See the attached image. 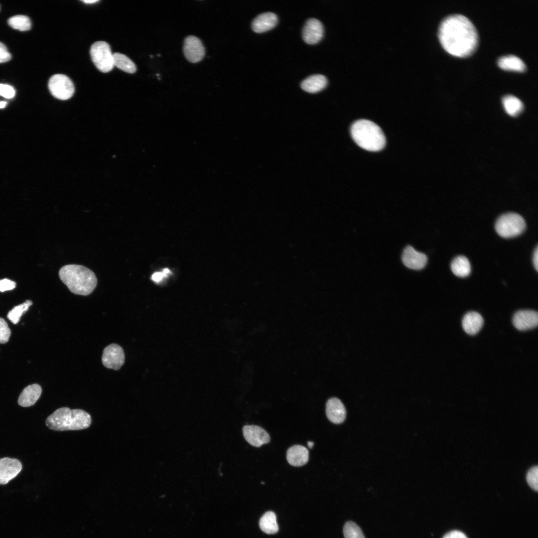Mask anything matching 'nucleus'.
I'll return each instance as SVG.
<instances>
[{
	"label": "nucleus",
	"mask_w": 538,
	"mask_h": 538,
	"mask_svg": "<svg viewBox=\"0 0 538 538\" xmlns=\"http://www.w3.org/2000/svg\"><path fill=\"white\" fill-rule=\"evenodd\" d=\"M438 38L443 48L457 57H467L476 50L478 42L477 31L471 21L461 14H452L441 22Z\"/></svg>",
	"instance_id": "nucleus-1"
},
{
	"label": "nucleus",
	"mask_w": 538,
	"mask_h": 538,
	"mask_svg": "<svg viewBox=\"0 0 538 538\" xmlns=\"http://www.w3.org/2000/svg\"><path fill=\"white\" fill-rule=\"evenodd\" d=\"M59 275L70 291L75 294L89 295L94 290L97 283L94 272L81 265L64 266L60 269Z\"/></svg>",
	"instance_id": "nucleus-2"
},
{
	"label": "nucleus",
	"mask_w": 538,
	"mask_h": 538,
	"mask_svg": "<svg viewBox=\"0 0 538 538\" xmlns=\"http://www.w3.org/2000/svg\"><path fill=\"white\" fill-rule=\"evenodd\" d=\"M91 422L90 415L85 410L63 407L56 409L48 416L45 424L51 429L66 431L87 428Z\"/></svg>",
	"instance_id": "nucleus-3"
},
{
	"label": "nucleus",
	"mask_w": 538,
	"mask_h": 538,
	"mask_svg": "<svg viewBox=\"0 0 538 538\" xmlns=\"http://www.w3.org/2000/svg\"><path fill=\"white\" fill-rule=\"evenodd\" d=\"M351 133L355 142L364 149L377 151L382 149L386 144V138L381 129L369 120L356 121L351 127Z\"/></svg>",
	"instance_id": "nucleus-4"
},
{
	"label": "nucleus",
	"mask_w": 538,
	"mask_h": 538,
	"mask_svg": "<svg viewBox=\"0 0 538 538\" xmlns=\"http://www.w3.org/2000/svg\"><path fill=\"white\" fill-rule=\"evenodd\" d=\"M526 227L524 219L515 213L502 215L498 219L495 224L497 233L504 238H512L520 235Z\"/></svg>",
	"instance_id": "nucleus-5"
},
{
	"label": "nucleus",
	"mask_w": 538,
	"mask_h": 538,
	"mask_svg": "<svg viewBox=\"0 0 538 538\" xmlns=\"http://www.w3.org/2000/svg\"><path fill=\"white\" fill-rule=\"evenodd\" d=\"M90 55L93 62L100 71L107 73L113 69V54L106 42L100 41L94 43L90 49Z\"/></svg>",
	"instance_id": "nucleus-6"
},
{
	"label": "nucleus",
	"mask_w": 538,
	"mask_h": 538,
	"mask_svg": "<svg viewBox=\"0 0 538 538\" xmlns=\"http://www.w3.org/2000/svg\"><path fill=\"white\" fill-rule=\"evenodd\" d=\"M48 88L51 94L55 98L61 100L70 99L75 91L72 81L69 77L63 74L53 75L49 80Z\"/></svg>",
	"instance_id": "nucleus-7"
},
{
	"label": "nucleus",
	"mask_w": 538,
	"mask_h": 538,
	"mask_svg": "<svg viewBox=\"0 0 538 538\" xmlns=\"http://www.w3.org/2000/svg\"><path fill=\"white\" fill-rule=\"evenodd\" d=\"M102 362L107 368L119 370L125 363V353L123 348L115 343L107 346L103 350Z\"/></svg>",
	"instance_id": "nucleus-8"
},
{
	"label": "nucleus",
	"mask_w": 538,
	"mask_h": 538,
	"mask_svg": "<svg viewBox=\"0 0 538 538\" xmlns=\"http://www.w3.org/2000/svg\"><path fill=\"white\" fill-rule=\"evenodd\" d=\"M183 52L186 59L191 63L200 61L205 55V49L201 40L190 35L184 40Z\"/></svg>",
	"instance_id": "nucleus-9"
},
{
	"label": "nucleus",
	"mask_w": 538,
	"mask_h": 538,
	"mask_svg": "<svg viewBox=\"0 0 538 538\" xmlns=\"http://www.w3.org/2000/svg\"><path fill=\"white\" fill-rule=\"evenodd\" d=\"M22 469V464L15 458H0V485H5L15 477Z\"/></svg>",
	"instance_id": "nucleus-10"
},
{
	"label": "nucleus",
	"mask_w": 538,
	"mask_h": 538,
	"mask_svg": "<svg viewBox=\"0 0 538 538\" xmlns=\"http://www.w3.org/2000/svg\"><path fill=\"white\" fill-rule=\"evenodd\" d=\"M514 326L518 330L524 331L534 328L538 323V314L532 310H522L516 312L513 318Z\"/></svg>",
	"instance_id": "nucleus-11"
},
{
	"label": "nucleus",
	"mask_w": 538,
	"mask_h": 538,
	"mask_svg": "<svg viewBox=\"0 0 538 538\" xmlns=\"http://www.w3.org/2000/svg\"><path fill=\"white\" fill-rule=\"evenodd\" d=\"M243 432L246 441L255 447H260L270 441V436L268 433L259 426L245 425L243 428Z\"/></svg>",
	"instance_id": "nucleus-12"
},
{
	"label": "nucleus",
	"mask_w": 538,
	"mask_h": 538,
	"mask_svg": "<svg viewBox=\"0 0 538 538\" xmlns=\"http://www.w3.org/2000/svg\"><path fill=\"white\" fill-rule=\"evenodd\" d=\"M322 23L317 19L312 18L308 19L302 30V38L307 44H314L318 43L323 35Z\"/></svg>",
	"instance_id": "nucleus-13"
},
{
	"label": "nucleus",
	"mask_w": 538,
	"mask_h": 538,
	"mask_svg": "<svg viewBox=\"0 0 538 538\" xmlns=\"http://www.w3.org/2000/svg\"><path fill=\"white\" fill-rule=\"evenodd\" d=\"M402 259L405 266L415 270L423 269L427 261V258L424 254L416 251L410 246L404 249Z\"/></svg>",
	"instance_id": "nucleus-14"
},
{
	"label": "nucleus",
	"mask_w": 538,
	"mask_h": 538,
	"mask_svg": "<svg viewBox=\"0 0 538 538\" xmlns=\"http://www.w3.org/2000/svg\"><path fill=\"white\" fill-rule=\"evenodd\" d=\"M326 415L329 420L335 424L343 422L345 419L346 411L341 401L332 398L328 400L326 405Z\"/></svg>",
	"instance_id": "nucleus-15"
},
{
	"label": "nucleus",
	"mask_w": 538,
	"mask_h": 538,
	"mask_svg": "<svg viewBox=\"0 0 538 538\" xmlns=\"http://www.w3.org/2000/svg\"><path fill=\"white\" fill-rule=\"evenodd\" d=\"M277 15L271 12H266L258 15L253 21L252 28L257 33L267 31L273 28L277 24Z\"/></svg>",
	"instance_id": "nucleus-16"
},
{
	"label": "nucleus",
	"mask_w": 538,
	"mask_h": 538,
	"mask_svg": "<svg viewBox=\"0 0 538 538\" xmlns=\"http://www.w3.org/2000/svg\"><path fill=\"white\" fill-rule=\"evenodd\" d=\"M309 458V452L304 446L295 445L287 451L286 458L288 462L293 466H301L307 463Z\"/></svg>",
	"instance_id": "nucleus-17"
},
{
	"label": "nucleus",
	"mask_w": 538,
	"mask_h": 538,
	"mask_svg": "<svg viewBox=\"0 0 538 538\" xmlns=\"http://www.w3.org/2000/svg\"><path fill=\"white\" fill-rule=\"evenodd\" d=\"M483 317L480 314L475 311H471L464 316L462 325L466 333L473 335L479 331L483 326Z\"/></svg>",
	"instance_id": "nucleus-18"
},
{
	"label": "nucleus",
	"mask_w": 538,
	"mask_h": 538,
	"mask_svg": "<svg viewBox=\"0 0 538 538\" xmlns=\"http://www.w3.org/2000/svg\"><path fill=\"white\" fill-rule=\"evenodd\" d=\"M41 392V388L37 384L28 386L24 389L19 396L18 404L22 407H28L33 405L39 398Z\"/></svg>",
	"instance_id": "nucleus-19"
},
{
	"label": "nucleus",
	"mask_w": 538,
	"mask_h": 538,
	"mask_svg": "<svg viewBox=\"0 0 538 538\" xmlns=\"http://www.w3.org/2000/svg\"><path fill=\"white\" fill-rule=\"evenodd\" d=\"M327 84V80L324 76L315 74L310 76L303 80L300 86L305 91L315 93L322 90Z\"/></svg>",
	"instance_id": "nucleus-20"
},
{
	"label": "nucleus",
	"mask_w": 538,
	"mask_h": 538,
	"mask_svg": "<svg viewBox=\"0 0 538 538\" xmlns=\"http://www.w3.org/2000/svg\"><path fill=\"white\" fill-rule=\"evenodd\" d=\"M498 66L506 70L519 72L525 71L526 66L519 57L514 55H507L500 57L497 62Z\"/></svg>",
	"instance_id": "nucleus-21"
},
{
	"label": "nucleus",
	"mask_w": 538,
	"mask_h": 538,
	"mask_svg": "<svg viewBox=\"0 0 538 538\" xmlns=\"http://www.w3.org/2000/svg\"><path fill=\"white\" fill-rule=\"evenodd\" d=\"M261 530L267 534H274L278 531V526L276 522L275 513L268 511L261 518L259 522Z\"/></svg>",
	"instance_id": "nucleus-22"
},
{
	"label": "nucleus",
	"mask_w": 538,
	"mask_h": 538,
	"mask_svg": "<svg viewBox=\"0 0 538 538\" xmlns=\"http://www.w3.org/2000/svg\"><path fill=\"white\" fill-rule=\"evenodd\" d=\"M451 269L455 275L461 277L468 276L471 272L470 262L463 256H457L452 261Z\"/></svg>",
	"instance_id": "nucleus-23"
},
{
	"label": "nucleus",
	"mask_w": 538,
	"mask_h": 538,
	"mask_svg": "<svg viewBox=\"0 0 538 538\" xmlns=\"http://www.w3.org/2000/svg\"><path fill=\"white\" fill-rule=\"evenodd\" d=\"M502 103L506 112L511 116L519 115L524 109L522 101L512 95H507L503 97Z\"/></svg>",
	"instance_id": "nucleus-24"
},
{
	"label": "nucleus",
	"mask_w": 538,
	"mask_h": 538,
	"mask_svg": "<svg viewBox=\"0 0 538 538\" xmlns=\"http://www.w3.org/2000/svg\"><path fill=\"white\" fill-rule=\"evenodd\" d=\"M113 58L114 66L128 73H134L136 71L135 65L126 55L117 52L113 54Z\"/></svg>",
	"instance_id": "nucleus-25"
},
{
	"label": "nucleus",
	"mask_w": 538,
	"mask_h": 538,
	"mask_svg": "<svg viewBox=\"0 0 538 538\" xmlns=\"http://www.w3.org/2000/svg\"><path fill=\"white\" fill-rule=\"evenodd\" d=\"M7 22L12 28L22 31L29 30L31 26L30 19L23 15L12 16L8 19Z\"/></svg>",
	"instance_id": "nucleus-26"
},
{
	"label": "nucleus",
	"mask_w": 538,
	"mask_h": 538,
	"mask_svg": "<svg viewBox=\"0 0 538 538\" xmlns=\"http://www.w3.org/2000/svg\"><path fill=\"white\" fill-rule=\"evenodd\" d=\"M32 304L30 300H26L21 304L14 306L7 314L8 319L13 324H17L22 315L27 311L29 306Z\"/></svg>",
	"instance_id": "nucleus-27"
},
{
	"label": "nucleus",
	"mask_w": 538,
	"mask_h": 538,
	"mask_svg": "<svg viewBox=\"0 0 538 538\" xmlns=\"http://www.w3.org/2000/svg\"><path fill=\"white\" fill-rule=\"evenodd\" d=\"M343 533L345 538H365L360 527L351 521L345 524Z\"/></svg>",
	"instance_id": "nucleus-28"
},
{
	"label": "nucleus",
	"mask_w": 538,
	"mask_h": 538,
	"mask_svg": "<svg viewBox=\"0 0 538 538\" xmlns=\"http://www.w3.org/2000/svg\"><path fill=\"white\" fill-rule=\"evenodd\" d=\"M538 468L537 466L532 467L528 472L526 478L529 486L534 490H538Z\"/></svg>",
	"instance_id": "nucleus-29"
},
{
	"label": "nucleus",
	"mask_w": 538,
	"mask_h": 538,
	"mask_svg": "<svg viewBox=\"0 0 538 538\" xmlns=\"http://www.w3.org/2000/svg\"><path fill=\"white\" fill-rule=\"evenodd\" d=\"M11 331L4 319L0 317V343H6L10 336Z\"/></svg>",
	"instance_id": "nucleus-30"
},
{
	"label": "nucleus",
	"mask_w": 538,
	"mask_h": 538,
	"mask_svg": "<svg viewBox=\"0 0 538 538\" xmlns=\"http://www.w3.org/2000/svg\"><path fill=\"white\" fill-rule=\"evenodd\" d=\"M15 90L13 88L8 85L0 84V96L5 98L10 99L15 95Z\"/></svg>",
	"instance_id": "nucleus-31"
},
{
	"label": "nucleus",
	"mask_w": 538,
	"mask_h": 538,
	"mask_svg": "<svg viewBox=\"0 0 538 538\" xmlns=\"http://www.w3.org/2000/svg\"><path fill=\"white\" fill-rule=\"evenodd\" d=\"M16 286V283L10 279L4 278L0 279V291L3 292L10 290Z\"/></svg>",
	"instance_id": "nucleus-32"
},
{
	"label": "nucleus",
	"mask_w": 538,
	"mask_h": 538,
	"mask_svg": "<svg viewBox=\"0 0 538 538\" xmlns=\"http://www.w3.org/2000/svg\"><path fill=\"white\" fill-rule=\"evenodd\" d=\"M11 58V54L8 51L6 47L0 42V63L7 62Z\"/></svg>",
	"instance_id": "nucleus-33"
},
{
	"label": "nucleus",
	"mask_w": 538,
	"mask_h": 538,
	"mask_svg": "<svg viewBox=\"0 0 538 538\" xmlns=\"http://www.w3.org/2000/svg\"><path fill=\"white\" fill-rule=\"evenodd\" d=\"M443 538H467L461 532L453 531L446 534Z\"/></svg>",
	"instance_id": "nucleus-34"
},
{
	"label": "nucleus",
	"mask_w": 538,
	"mask_h": 538,
	"mask_svg": "<svg viewBox=\"0 0 538 538\" xmlns=\"http://www.w3.org/2000/svg\"><path fill=\"white\" fill-rule=\"evenodd\" d=\"M164 277L162 272H154L151 276V279L155 282H159Z\"/></svg>",
	"instance_id": "nucleus-35"
},
{
	"label": "nucleus",
	"mask_w": 538,
	"mask_h": 538,
	"mask_svg": "<svg viewBox=\"0 0 538 538\" xmlns=\"http://www.w3.org/2000/svg\"><path fill=\"white\" fill-rule=\"evenodd\" d=\"M533 263L535 269L537 271L538 270V248L536 247L533 256Z\"/></svg>",
	"instance_id": "nucleus-36"
},
{
	"label": "nucleus",
	"mask_w": 538,
	"mask_h": 538,
	"mask_svg": "<svg viewBox=\"0 0 538 538\" xmlns=\"http://www.w3.org/2000/svg\"><path fill=\"white\" fill-rule=\"evenodd\" d=\"M162 272L163 273L165 277H166L168 275V274L170 273V271L168 269L165 268L163 270Z\"/></svg>",
	"instance_id": "nucleus-37"
},
{
	"label": "nucleus",
	"mask_w": 538,
	"mask_h": 538,
	"mask_svg": "<svg viewBox=\"0 0 538 538\" xmlns=\"http://www.w3.org/2000/svg\"><path fill=\"white\" fill-rule=\"evenodd\" d=\"M82 1L86 3H92L98 2L99 0H82Z\"/></svg>",
	"instance_id": "nucleus-38"
},
{
	"label": "nucleus",
	"mask_w": 538,
	"mask_h": 538,
	"mask_svg": "<svg viewBox=\"0 0 538 538\" xmlns=\"http://www.w3.org/2000/svg\"><path fill=\"white\" fill-rule=\"evenodd\" d=\"M7 103L5 101L0 102V108H3L5 107Z\"/></svg>",
	"instance_id": "nucleus-39"
},
{
	"label": "nucleus",
	"mask_w": 538,
	"mask_h": 538,
	"mask_svg": "<svg viewBox=\"0 0 538 538\" xmlns=\"http://www.w3.org/2000/svg\"><path fill=\"white\" fill-rule=\"evenodd\" d=\"M307 445L309 448H312L314 445V442L312 441H308Z\"/></svg>",
	"instance_id": "nucleus-40"
}]
</instances>
